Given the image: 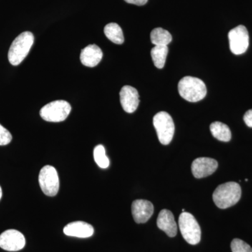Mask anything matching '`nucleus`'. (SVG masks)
I'll list each match as a JSON object with an SVG mask.
<instances>
[{
    "instance_id": "nucleus-8",
    "label": "nucleus",
    "mask_w": 252,
    "mask_h": 252,
    "mask_svg": "<svg viewBox=\"0 0 252 252\" xmlns=\"http://www.w3.org/2000/svg\"><path fill=\"white\" fill-rule=\"evenodd\" d=\"M230 49L235 55H241L248 49L250 37L247 28L244 26H238L228 33Z\"/></svg>"
},
{
    "instance_id": "nucleus-15",
    "label": "nucleus",
    "mask_w": 252,
    "mask_h": 252,
    "mask_svg": "<svg viewBox=\"0 0 252 252\" xmlns=\"http://www.w3.org/2000/svg\"><path fill=\"white\" fill-rule=\"evenodd\" d=\"M102 50L95 44L86 46L81 51V62L86 67H94L100 63L102 59Z\"/></svg>"
},
{
    "instance_id": "nucleus-13",
    "label": "nucleus",
    "mask_w": 252,
    "mask_h": 252,
    "mask_svg": "<svg viewBox=\"0 0 252 252\" xmlns=\"http://www.w3.org/2000/svg\"><path fill=\"white\" fill-rule=\"evenodd\" d=\"M63 232L67 236L87 238L94 235V228L92 225L86 222L74 221L65 225Z\"/></svg>"
},
{
    "instance_id": "nucleus-22",
    "label": "nucleus",
    "mask_w": 252,
    "mask_h": 252,
    "mask_svg": "<svg viewBox=\"0 0 252 252\" xmlns=\"http://www.w3.org/2000/svg\"><path fill=\"white\" fill-rule=\"evenodd\" d=\"M12 140V135L7 129L0 124V146L7 145Z\"/></svg>"
},
{
    "instance_id": "nucleus-5",
    "label": "nucleus",
    "mask_w": 252,
    "mask_h": 252,
    "mask_svg": "<svg viewBox=\"0 0 252 252\" xmlns=\"http://www.w3.org/2000/svg\"><path fill=\"white\" fill-rule=\"evenodd\" d=\"M153 124L160 143L167 145L171 142L175 133V124L168 113L160 112L154 116Z\"/></svg>"
},
{
    "instance_id": "nucleus-14",
    "label": "nucleus",
    "mask_w": 252,
    "mask_h": 252,
    "mask_svg": "<svg viewBox=\"0 0 252 252\" xmlns=\"http://www.w3.org/2000/svg\"><path fill=\"white\" fill-rule=\"evenodd\" d=\"M157 226L170 238L175 237L177 233V225L171 211L162 210L157 219Z\"/></svg>"
},
{
    "instance_id": "nucleus-6",
    "label": "nucleus",
    "mask_w": 252,
    "mask_h": 252,
    "mask_svg": "<svg viewBox=\"0 0 252 252\" xmlns=\"http://www.w3.org/2000/svg\"><path fill=\"white\" fill-rule=\"evenodd\" d=\"M71 109L67 101L56 100L44 106L41 109L40 116L46 122H61L67 119Z\"/></svg>"
},
{
    "instance_id": "nucleus-2",
    "label": "nucleus",
    "mask_w": 252,
    "mask_h": 252,
    "mask_svg": "<svg viewBox=\"0 0 252 252\" xmlns=\"http://www.w3.org/2000/svg\"><path fill=\"white\" fill-rule=\"evenodd\" d=\"M181 97L190 102H196L205 98L207 88L205 83L198 78L185 77L178 84Z\"/></svg>"
},
{
    "instance_id": "nucleus-7",
    "label": "nucleus",
    "mask_w": 252,
    "mask_h": 252,
    "mask_svg": "<svg viewBox=\"0 0 252 252\" xmlns=\"http://www.w3.org/2000/svg\"><path fill=\"white\" fill-rule=\"evenodd\" d=\"M39 183L43 193L55 196L59 190L60 181L57 170L51 165L43 167L39 172Z\"/></svg>"
},
{
    "instance_id": "nucleus-25",
    "label": "nucleus",
    "mask_w": 252,
    "mask_h": 252,
    "mask_svg": "<svg viewBox=\"0 0 252 252\" xmlns=\"http://www.w3.org/2000/svg\"><path fill=\"white\" fill-rule=\"evenodd\" d=\"M1 196H2V190H1V187H0V199L1 198Z\"/></svg>"
},
{
    "instance_id": "nucleus-4",
    "label": "nucleus",
    "mask_w": 252,
    "mask_h": 252,
    "mask_svg": "<svg viewBox=\"0 0 252 252\" xmlns=\"http://www.w3.org/2000/svg\"><path fill=\"white\" fill-rule=\"evenodd\" d=\"M179 226L184 239L189 244L195 245L200 243L201 238V229L195 217L184 212L179 217Z\"/></svg>"
},
{
    "instance_id": "nucleus-23",
    "label": "nucleus",
    "mask_w": 252,
    "mask_h": 252,
    "mask_svg": "<svg viewBox=\"0 0 252 252\" xmlns=\"http://www.w3.org/2000/svg\"><path fill=\"white\" fill-rule=\"evenodd\" d=\"M244 122L248 127H252V109L248 110L244 116Z\"/></svg>"
},
{
    "instance_id": "nucleus-21",
    "label": "nucleus",
    "mask_w": 252,
    "mask_h": 252,
    "mask_svg": "<svg viewBox=\"0 0 252 252\" xmlns=\"http://www.w3.org/2000/svg\"><path fill=\"white\" fill-rule=\"evenodd\" d=\"M232 252H252V248L240 239L235 238L230 244Z\"/></svg>"
},
{
    "instance_id": "nucleus-24",
    "label": "nucleus",
    "mask_w": 252,
    "mask_h": 252,
    "mask_svg": "<svg viewBox=\"0 0 252 252\" xmlns=\"http://www.w3.org/2000/svg\"><path fill=\"white\" fill-rule=\"evenodd\" d=\"M125 1L129 4H135L137 6H143V5L147 4L148 0H125Z\"/></svg>"
},
{
    "instance_id": "nucleus-1",
    "label": "nucleus",
    "mask_w": 252,
    "mask_h": 252,
    "mask_svg": "<svg viewBox=\"0 0 252 252\" xmlns=\"http://www.w3.org/2000/svg\"><path fill=\"white\" fill-rule=\"evenodd\" d=\"M241 195V187L238 183L227 182L215 189L212 198L219 208L226 209L238 203Z\"/></svg>"
},
{
    "instance_id": "nucleus-16",
    "label": "nucleus",
    "mask_w": 252,
    "mask_h": 252,
    "mask_svg": "<svg viewBox=\"0 0 252 252\" xmlns=\"http://www.w3.org/2000/svg\"><path fill=\"white\" fill-rule=\"evenodd\" d=\"M212 135L221 142H229L231 140V132L229 127L221 122H214L210 125Z\"/></svg>"
},
{
    "instance_id": "nucleus-11",
    "label": "nucleus",
    "mask_w": 252,
    "mask_h": 252,
    "mask_svg": "<svg viewBox=\"0 0 252 252\" xmlns=\"http://www.w3.org/2000/svg\"><path fill=\"white\" fill-rule=\"evenodd\" d=\"M120 102L126 112H135L140 104V96L137 89L130 86H124L120 91Z\"/></svg>"
},
{
    "instance_id": "nucleus-3",
    "label": "nucleus",
    "mask_w": 252,
    "mask_h": 252,
    "mask_svg": "<svg viewBox=\"0 0 252 252\" xmlns=\"http://www.w3.org/2000/svg\"><path fill=\"white\" fill-rule=\"evenodd\" d=\"M34 43V35L31 32H24L14 39L10 47L8 59L12 65L17 66L29 54Z\"/></svg>"
},
{
    "instance_id": "nucleus-19",
    "label": "nucleus",
    "mask_w": 252,
    "mask_h": 252,
    "mask_svg": "<svg viewBox=\"0 0 252 252\" xmlns=\"http://www.w3.org/2000/svg\"><path fill=\"white\" fill-rule=\"evenodd\" d=\"M168 54L167 46H155L151 51V56L153 59L154 65L158 69L165 66V61Z\"/></svg>"
},
{
    "instance_id": "nucleus-17",
    "label": "nucleus",
    "mask_w": 252,
    "mask_h": 252,
    "mask_svg": "<svg viewBox=\"0 0 252 252\" xmlns=\"http://www.w3.org/2000/svg\"><path fill=\"white\" fill-rule=\"evenodd\" d=\"M104 34L113 43L122 44L124 42V36L122 29L117 23H109L104 27Z\"/></svg>"
},
{
    "instance_id": "nucleus-20",
    "label": "nucleus",
    "mask_w": 252,
    "mask_h": 252,
    "mask_svg": "<svg viewBox=\"0 0 252 252\" xmlns=\"http://www.w3.org/2000/svg\"><path fill=\"white\" fill-rule=\"evenodd\" d=\"M94 160L97 165L102 169L107 168L109 166V160L106 155L105 149L103 146H96L94 151Z\"/></svg>"
},
{
    "instance_id": "nucleus-18",
    "label": "nucleus",
    "mask_w": 252,
    "mask_h": 252,
    "mask_svg": "<svg viewBox=\"0 0 252 252\" xmlns=\"http://www.w3.org/2000/svg\"><path fill=\"white\" fill-rule=\"evenodd\" d=\"M172 40L170 33L161 28H155L151 32V41L155 46H167Z\"/></svg>"
},
{
    "instance_id": "nucleus-12",
    "label": "nucleus",
    "mask_w": 252,
    "mask_h": 252,
    "mask_svg": "<svg viewBox=\"0 0 252 252\" xmlns=\"http://www.w3.org/2000/svg\"><path fill=\"white\" fill-rule=\"evenodd\" d=\"M153 204L149 200H136L132 204V214L137 223H144L148 221L153 215Z\"/></svg>"
},
{
    "instance_id": "nucleus-9",
    "label": "nucleus",
    "mask_w": 252,
    "mask_h": 252,
    "mask_svg": "<svg viewBox=\"0 0 252 252\" xmlns=\"http://www.w3.org/2000/svg\"><path fill=\"white\" fill-rule=\"evenodd\" d=\"M25 245L26 238L18 230H7L0 235V248L6 251H19L24 248Z\"/></svg>"
},
{
    "instance_id": "nucleus-10",
    "label": "nucleus",
    "mask_w": 252,
    "mask_h": 252,
    "mask_svg": "<svg viewBox=\"0 0 252 252\" xmlns=\"http://www.w3.org/2000/svg\"><path fill=\"white\" fill-rule=\"evenodd\" d=\"M218 167L216 160L210 158H198L193 160L191 165L192 173L197 179L204 178L212 175Z\"/></svg>"
}]
</instances>
